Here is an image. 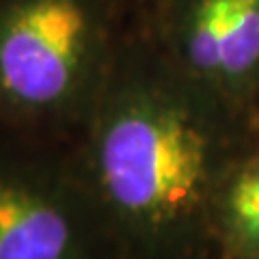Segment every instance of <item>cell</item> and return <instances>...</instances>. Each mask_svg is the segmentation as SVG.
I'll return each instance as SVG.
<instances>
[{"mask_svg": "<svg viewBox=\"0 0 259 259\" xmlns=\"http://www.w3.org/2000/svg\"><path fill=\"white\" fill-rule=\"evenodd\" d=\"M102 56L91 0H11L0 7V112L50 117L87 93Z\"/></svg>", "mask_w": 259, "mask_h": 259, "instance_id": "2", "label": "cell"}, {"mask_svg": "<svg viewBox=\"0 0 259 259\" xmlns=\"http://www.w3.org/2000/svg\"><path fill=\"white\" fill-rule=\"evenodd\" d=\"M216 218L238 248L259 250V160L240 168L223 186Z\"/></svg>", "mask_w": 259, "mask_h": 259, "instance_id": "5", "label": "cell"}, {"mask_svg": "<svg viewBox=\"0 0 259 259\" xmlns=\"http://www.w3.org/2000/svg\"><path fill=\"white\" fill-rule=\"evenodd\" d=\"M175 41L188 74L236 84L259 67V0H194Z\"/></svg>", "mask_w": 259, "mask_h": 259, "instance_id": "4", "label": "cell"}, {"mask_svg": "<svg viewBox=\"0 0 259 259\" xmlns=\"http://www.w3.org/2000/svg\"><path fill=\"white\" fill-rule=\"evenodd\" d=\"M218 164V134L188 71L132 67L102 95L82 186L132 259H194L223 190Z\"/></svg>", "mask_w": 259, "mask_h": 259, "instance_id": "1", "label": "cell"}, {"mask_svg": "<svg viewBox=\"0 0 259 259\" xmlns=\"http://www.w3.org/2000/svg\"><path fill=\"white\" fill-rule=\"evenodd\" d=\"M100 227L80 182L0 160V259H95Z\"/></svg>", "mask_w": 259, "mask_h": 259, "instance_id": "3", "label": "cell"}]
</instances>
